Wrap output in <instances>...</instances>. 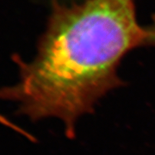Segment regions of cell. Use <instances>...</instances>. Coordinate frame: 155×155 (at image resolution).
Masks as SVG:
<instances>
[{
	"label": "cell",
	"instance_id": "1",
	"mask_svg": "<svg viewBox=\"0 0 155 155\" xmlns=\"http://www.w3.org/2000/svg\"><path fill=\"white\" fill-rule=\"evenodd\" d=\"M136 0H79L51 5L37 53L30 61L16 56L18 78L0 88V102L37 122L57 118L68 138L79 117L124 84L117 70L123 58L145 47Z\"/></svg>",
	"mask_w": 155,
	"mask_h": 155
},
{
	"label": "cell",
	"instance_id": "2",
	"mask_svg": "<svg viewBox=\"0 0 155 155\" xmlns=\"http://www.w3.org/2000/svg\"><path fill=\"white\" fill-rule=\"evenodd\" d=\"M146 42L145 47H155V13L152 16L151 22L145 26Z\"/></svg>",
	"mask_w": 155,
	"mask_h": 155
},
{
	"label": "cell",
	"instance_id": "3",
	"mask_svg": "<svg viewBox=\"0 0 155 155\" xmlns=\"http://www.w3.org/2000/svg\"><path fill=\"white\" fill-rule=\"evenodd\" d=\"M50 5H61V4H71L73 2H77L79 0H48Z\"/></svg>",
	"mask_w": 155,
	"mask_h": 155
}]
</instances>
